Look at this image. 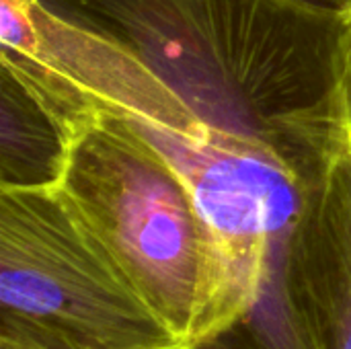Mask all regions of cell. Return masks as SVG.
Returning a JSON list of instances; mask_svg holds the SVG:
<instances>
[{"label": "cell", "instance_id": "6da1fadb", "mask_svg": "<svg viewBox=\"0 0 351 349\" xmlns=\"http://www.w3.org/2000/svg\"><path fill=\"white\" fill-rule=\"evenodd\" d=\"M132 51L208 125L296 179L348 130L351 12L313 0H41Z\"/></svg>", "mask_w": 351, "mask_h": 349}, {"label": "cell", "instance_id": "7a4b0ae2", "mask_svg": "<svg viewBox=\"0 0 351 349\" xmlns=\"http://www.w3.org/2000/svg\"><path fill=\"white\" fill-rule=\"evenodd\" d=\"M2 47L41 60L99 109L130 121L187 179L214 247V294L195 346L247 319L274 280V247L296 216V175L269 152L208 125L132 51L41 0H0Z\"/></svg>", "mask_w": 351, "mask_h": 349}, {"label": "cell", "instance_id": "277c9868", "mask_svg": "<svg viewBox=\"0 0 351 349\" xmlns=\"http://www.w3.org/2000/svg\"><path fill=\"white\" fill-rule=\"evenodd\" d=\"M181 346L62 187L0 189V349Z\"/></svg>", "mask_w": 351, "mask_h": 349}, {"label": "cell", "instance_id": "ba28073f", "mask_svg": "<svg viewBox=\"0 0 351 349\" xmlns=\"http://www.w3.org/2000/svg\"><path fill=\"white\" fill-rule=\"evenodd\" d=\"M313 2H321V4H327V6H333V8L351 12V0H313Z\"/></svg>", "mask_w": 351, "mask_h": 349}, {"label": "cell", "instance_id": "9c48e42d", "mask_svg": "<svg viewBox=\"0 0 351 349\" xmlns=\"http://www.w3.org/2000/svg\"><path fill=\"white\" fill-rule=\"evenodd\" d=\"M177 349H206V348H202V346H181V348H177Z\"/></svg>", "mask_w": 351, "mask_h": 349}, {"label": "cell", "instance_id": "3957f363", "mask_svg": "<svg viewBox=\"0 0 351 349\" xmlns=\"http://www.w3.org/2000/svg\"><path fill=\"white\" fill-rule=\"evenodd\" d=\"M60 187L144 300L193 346L212 302L216 263L179 169L130 121L93 103L76 125Z\"/></svg>", "mask_w": 351, "mask_h": 349}, {"label": "cell", "instance_id": "52a82bcc", "mask_svg": "<svg viewBox=\"0 0 351 349\" xmlns=\"http://www.w3.org/2000/svg\"><path fill=\"white\" fill-rule=\"evenodd\" d=\"M343 107H346V119H348L351 136V39L350 47H348V58H346V70H343Z\"/></svg>", "mask_w": 351, "mask_h": 349}, {"label": "cell", "instance_id": "8992f818", "mask_svg": "<svg viewBox=\"0 0 351 349\" xmlns=\"http://www.w3.org/2000/svg\"><path fill=\"white\" fill-rule=\"evenodd\" d=\"M0 189L60 187L90 99L49 64L0 49Z\"/></svg>", "mask_w": 351, "mask_h": 349}, {"label": "cell", "instance_id": "5b68a950", "mask_svg": "<svg viewBox=\"0 0 351 349\" xmlns=\"http://www.w3.org/2000/svg\"><path fill=\"white\" fill-rule=\"evenodd\" d=\"M282 243V292L308 349H351V136L300 177Z\"/></svg>", "mask_w": 351, "mask_h": 349}]
</instances>
